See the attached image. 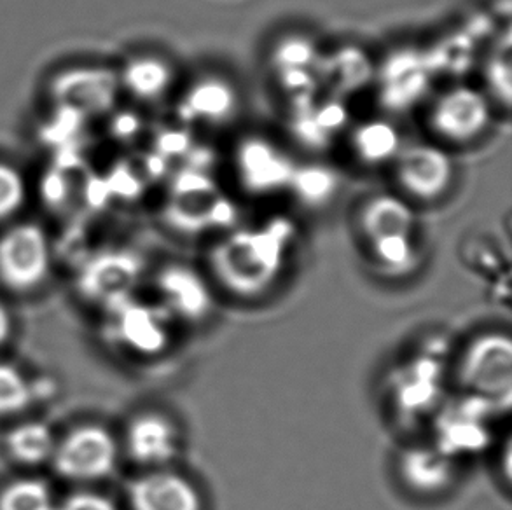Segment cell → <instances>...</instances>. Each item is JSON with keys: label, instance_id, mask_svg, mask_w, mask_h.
I'll return each instance as SVG.
<instances>
[{"label": "cell", "instance_id": "6da1fadb", "mask_svg": "<svg viewBox=\"0 0 512 510\" xmlns=\"http://www.w3.org/2000/svg\"><path fill=\"white\" fill-rule=\"evenodd\" d=\"M294 231L284 221L242 229L224 236L210 254V264L224 289L256 297L273 287L284 271Z\"/></svg>", "mask_w": 512, "mask_h": 510}, {"label": "cell", "instance_id": "7a4b0ae2", "mask_svg": "<svg viewBox=\"0 0 512 510\" xmlns=\"http://www.w3.org/2000/svg\"><path fill=\"white\" fill-rule=\"evenodd\" d=\"M446 355L430 346L404 360L388 376L387 393L395 414L408 423L434 416L446 400Z\"/></svg>", "mask_w": 512, "mask_h": 510}, {"label": "cell", "instance_id": "3957f363", "mask_svg": "<svg viewBox=\"0 0 512 510\" xmlns=\"http://www.w3.org/2000/svg\"><path fill=\"white\" fill-rule=\"evenodd\" d=\"M464 393L492 404L500 414L512 402V345L506 334H485L474 339L458 366Z\"/></svg>", "mask_w": 512, "mask_h": 510}, {"label": "cell", "instance_id": "277c9868", "mask_svg": "<svg viewBox=\"0 0 512 510\" xmlns=\"http://www.w3.org/2000/svg\"><path fill=\"white\" fill-rule=\"evenodd\" d=\"M500 413L483 399L462 393L446 399L434 413V446L455 462L478 455L492 444V425Z\"/></svg>", "mask_w": 512, "mask_h": 510}, {"label": "cell", "instance_id": "5b68a950", "mask_svg": "<svg viewBox=\"0 0 512 510\" xmlns=\"http://www.w3.org/2000/svg\"><path fill=\"white\" fill-rule=\"evenodd\" d=\"M118 455V442L107 428L83 425L56 442L51 462L63 479L90 483L111 476Z\"/></svg>", "mask_w": 512, "mask_h": 510}, {"label": "cell", "instance_id": "8992f818", "mask_svg": "<svg viewBox=\"0 0 512 510\" xmlns=\"http://www.w3.org/2000/svg\"><path fill=\"white\" fill-rule=\"evenodd\" d=\"M51 268L48 236L35 224H18L0 236V282L13 292H32Z\"/></svg>", "mask_w": 512, "mask_h": 510}, {"label": "cell", "instance_id": "52a82bcc", "mask_svg": "<svg viewBox=\"0 0 512 510\" xmlns=\"http://www.w3.org/2000/svg\"><path fill=\"white\" fill-rule=\"evenodd\" d=\"M112 334L126 352L153 357L170 343V317L161 306L139 303L133 297L109 308Z\"/></svg>", "mask_w": 512, "mask_h": 510}, {"label": "cell", "instance_id": "ba28073f", "mask_svg": "<svg viewBox=\"0 0 512 510\" xmlns=\"http://www.w3.org/2000/svg\"><path fill=\"white\" fill-rule=\"evenodd\" d=\"M492 121V107L481 91L455 86L437 98L430 125L444 140L465 144L479 137Z\"/></svg>", "mask_w": 512, "mask_h": 510}, {"label": "cell", "instance_id": "9c48e42d", "mask_svg": "<svg viewBox=\"0 0 512 510\" xmlns=\"http://www.w3.org/2000/svg\"><path fill=\"white\" fill-rule=\"evenodd\" d=\"M402 189L416 200L443 196L453 182L455 166L448 152L429 144L409 145L397 154L395 166Z\"/></svg>", "mask_w": 512, "mask_h": 510}, {"label": "cell", "instance_id": "30bf717a", "mask_svg": "<svg viewBox=\"0 0 512 510\" xmlns=\"http://www.w3.org/2000/svg\"><path fill=\"white\" fill-rule=\"evenodd\" d=\"M214 193L201 175H187L175 186V198L168 208V221L180 233L196 235L212 228H224L233 221V210L222 201L210 200Z\"/></svg>", "mask_w": 512, "mask_h": 510}, {"label": "cell", "instance_id": "8fae6325", "mask_svg": "<svg viewBox=\"0 0 512 510\" xmlns=\"http://www.w3.org/2000/svg\"><path fill=\"white\" fill-rule=\"evenodd\" d=\"M160 306L168 317L184 322H201L214 308L212 290L205 278L184 264L163 269L156 280Z\"/></svg>", "mask_w": 512, "mask_h": 510}, {"label": "cell", "instance_id": "7c38bea8", "mask_svg": "<svg viewBox=\"0 0 512 510\" xmlns=\"http://www.w3.org/2000/svg\"><path fill=\"white\" fill-rule=\"evenodd\" d=\"M236 166L243 186L252 193L289 189L296 165L280 147L264 138H249L238 147Z\"/></svg>", "mask_w": 512, "mask_h": 510}, {"label": "cell", "instance_id": "4fadbf2b", "mask_svg": "<svg viewBox=\"0 0 512 510\" xmlns=\"http://www.w3.org/2000/svg\"><path fill=\"white\" fill-rule=\"evenodd\" d=\"M179 449V430L163 414H139L126 428V451L142 467L165 469L177 458Z\"/></svg>", "mask_w": 512, "mask_h": 510}, {"label": "cell", "instance_id": "5bb4252c", "mask_svg": "<svg viewBox=\"0 0 512 510\" xmlns=\"http://www.w3.org/2000/svg\"><path fill=\"white\" fill-rule=\"evenodd\" d=\"M132 510H203L200 491L189 479L167 469L149 470L128 484Z\"/></svg>", "mask_w": 512, "mask_h": 510}, {"label": "cell", "instance_id": "9a60e30c", "mask_svg": "<svg viewBox=\"0 0 512 510\" xmlns=\"http://www.w3.org/2000/svg\"><path fill=\"white\" fill-rule=\"evenodd\" d=\"M140 275L142 266L137 257L123 252L102 255L81 276V292L91 301L112 308L132 297Z\"/></svg>", "mask_w": 512, "mask_h": 510}, {"label": "cell", "instance_id": "2e32d148", "mask_svg": "<svg viewBox=\"0 0 512 510\" xmlns=\"http://www.w3.org/2000/svg\"><path fill=\"white\" fill-rule=\"evenodd\" d=\"M399 474L409 490L436 495L450 488L455 479V460L434 446H411L399 458Z\"/></svg>", "mask_w": 512, "mask_h": 510}, {"label": "cell", "instance_id": "e0dca14e", "mask_svg": "<svg viewBox=\"0 0 512 510\" xmlns=\"http://www.w3.org/2000/svg\"><path fill=\"white\" fill-rule=\"evenodd\" d=\"M429 69V63L413 53L392 56L381 74V95L385 104L394 109H406L416 102L427 86Z\"/></svg>", "mask_w": 512, "mask_h": 510}, {"label": "cell", "instance_id": "ac0fdd59", "mask_svg": "<svg viewBox=\"0 0 512 510\" xmlns=\"http://www.w3.org/2000/svg\"><path fill=\"white\" fill-rule=\"evenodd\" d=\"M360 229L367 243L388 236H415V210L394 194H378L362 208Z\"/></svg>", "mask_w": 512, "mask_h": 510}, {"label": "cell", "instance_id": "d6986e66", "mask_svg": "<svg viewBox=\"0 0 512 510\" xmlns=\"http://www.w3.org/2000/svg\"><path fill=\"white\" fill-rule=\"evenodd\" d=\"M273 67L285 88L298 91L303 97L312 86L313 79L319 77L320 56L312 41L301 35H291L278 44L273 55Z\"/></svg>", "mask_w": 512, "mask_h": 510}, {"label": "cell", "instance_id": "ffe728a7", "mask_svg": "<svg viewBox=\"0 0 512 510\" xmlns=\"http://www.w3.org/2000/svg\"><path fill=\"white\" fill-rule=\"evenodd\" d=\"M182 107L193 121L219 125L233 116L236 93L231 84L219 77H205L187 91Z\"/></svg>", "mask_w": 512, "mask_h": 510}, {"label": "cell", "instance_id": "44dd1931", "mask_svg": "<svg viewBox=\"0 0 512 510\" xmlns=\"http://www.w3.org/2000/svg\"><path fill=\"white\" fill-rule=\"evenodd\" d=\"M55 435L42 421H25L7 434L6 449L14 462L35 467L48 462L55 451Z\"/></svg>", "mask_w": 512, "mask_h": 510}, {"label": "cell", "instance_id": "7402d4cb", "mask_svg": "<svg viewBox=\"0 0 512 510\" xmlns=\"http://www.w3.org/2000/svg\"><path fill=\"white\" fill-rule=\"evenodd\" d=\"M172 81L170 65L156 56L135 58L123 70L126 90L142 100H154L165 95Z\"/></svg>", "mask_w": 512, "mask_h": 510}, {"label": "cell", "instance_id": "603a6c76", "mask_svg": "<svg viewBox=\"0 0 512 510\" xmlns=\"http://www.w3.org/2000/svg\"><path fill=\"white\" fill-rule=\"evenodd\" d=\"M353 147L362 161L380 165L388 159L397 158L401 152V138L394 126L385 121H371L353 133Z\"/></svg>", "mask_w": 512, "mask_h": 510}, {"label": "cell", "instance_id": "cb8c5ba5", "mask_svg": "<svg viewBox=\"0 0 512 510\" xmlns=\"http://www.w3.org/2000/svg\"><path fill=\"white\" fill-rule=\"evenodd\" d=\"M374 264L388 276L408 275L418 264L415 236H388L369 242Z\"/></svg>", "mask_w": 512, "mask_h": 510}, {"label": "cell", "instance_id": "d4e9b609", "mask_svg": "<svg viewBox=\"0 0 512 510\" xmlns=\"http://www.w3.org/2000/svg\"><path fill=\"white\" fill-rule=\"evenodd\" d=\"M289 189H292L306 205L320 207L336 193L338 175L324 165L296 166L289 182Z\"/></svg>", "mask_w": 512, "mask_h": 510}, {"label": "cell", "instance_id": "484cf974", "mask_svg": "<svg viewBox=\"0 0 512 510\" xmlns=\"http://www.w3.org/2000/svg\"><path fill=\"white\" fill-rule=\"evenodd\" d=\"M329 65L331 67L320 62L319 72H326L331 77V86L341 93L362 88L371 77V65L357 49H341L331 58Z\"/></svg>", "mask_w": 512, "mask_h": 510}, {"label": "cell", "instance_id": "4316f807", "mask_svg": "<svg viewBox=\"0 0 512 510\" xmlns=\"http://www.w3.org/2000/svg\"><path fill=\"white\" fill-rule=\"evenodd\" d=\"M0 510H56V505L48 484L25 477L0 490Z\"/></svg>", "mask_w": 512, "mask_h": 510}, {"label": "cell", "instance_id": "83f0119b", "mask_svg": "<svg viewBox=\"0 0 512 510\" xmlns=\"http://www.w3.org/2000/svg\"><path fill=\"white\" fill-rule=\"evenodd\" d=\"M32 404V390L27 378L11 364L0 362V416L27 411Z\"/></svg>", "mask_w": 512, "mask_h": 510}, {"label": "cell", "instance_id": "f1b7e54d", "mask_svg": "<svg viewBox=\"0 0 512 510\" xmlns=\"http://www.w3.org/2000/svg\"><path fill=\"white\" fill-rule=\"evenodd\" d=\"M27 187L14 166L0 161V221L13 217L25 203Z\"/></svg>", "mask_w": 512, "mask_h": 510}, {"label": "cell", "instance_id": "f546056e", "mask_svg": "<svg viewBox=\"0 0 512 510\" xmlns=\"http://www.w3.org/2000/svg\"><path fill=\"white\" fill-rule=\"evenodd\" d=\"M56 510H118V507L109 497L91 491H79L70 495L62 505H56Z\"/></svg>", "mask_w": 512, "mask_h": 510}, {"label": "cell", "instance_id": "4dcf8cb0", "mask_svg": "<svg viewBox=\"0 0 512 510\" xmlns=\"http://www.w3.org/2000/svg\"><path fill=\"white\" fill-rule=\"evenodd\" d=\"M492 81L495 88L504 95L506 100H509V91H511V69H509V53L502 56H497L492 62Z\"/></svg>", "mask_w": 512, "mask_h": 510}, {"label": "cell", "instance_id": "1f68e13d", "mask_svg": "<svg viewBox=\"0 0 512 510\" xmlns=\"http://www.w3.org/2000/svg\"><path fill=\"white\" fill-rule=\"evenodd\" d=\"M11 336V315L0 303V345H4Z\"/></svg>", "mask_w": 512, "mask_h": 510}]
</instances>
